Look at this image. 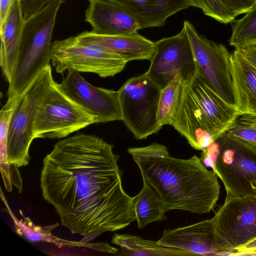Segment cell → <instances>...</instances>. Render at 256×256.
I'll return each instance as SVG.
<instances>
[{
	"label": "cell",
	"mask_w": 256,
	"mask_h": 256,
	"mask_svg": "<svg viewBox=\"0 0 256 256\" xmlns=\"http://www.w3.org/2000/svg\"><path fill=\"white\" fill-rule=\"evenodd\" d=\"M95 135L58 141L42 160L40 186L61 224L85 238L121 230L136 220L132 198L124 191L119 156Z\"/></svg>",
	"instance_id": "1"
},
{
	"label": "cell",
	"mask_w": 256,
	"mask_h": 256,
	"mask_svg": "<svg viewBox=\"0 0 256 256\" xmlns=\"http://www.w3.org/2000/svg\"><path fill=\"white\" fill-rule=\"evenodd\" d=\"M128 152L142 180L158 193L166 212L179 210L202 214L215 206L220 193L218 176L196 155L188 159L174 158L164 146L156 142L130 148Z\"/></svg>",
	"instance_id": "2"
},
{
	"label": "cell",
	"mask_w": 256,
	"mask_h": 256,
	"mask_svg": "<svg viewBox=\"0 0 256 256\" xmlns=\"http://www.w3.org/2000/svg\"><path fill=\"white\" fill-rule=\"evenodd\" d=\"M239 114L198 72L184 84L172 126L194 148L202 150L222 137Z\"/></svg>",
	"instance_id": "3"
},
{
	"label": "cell",
	"mask_w": 256,
	"mask_h": 256,
	"mask_svg": "<svg viewBox=\"0 0 256 256\" xmlns=\"http://www.w3.org/2000/svg\"><path fill=\"white\" fill-rule=\"evenodd\" d=\"M64 0H51L24 20L8 98L18 97L50 64L52 38L58 10Z\"/></svg>",
	"instance_id": "4"
},
{
	"label": "cell",
	"mask_w": 256,
	"mask_h": 256,
	"mask_svg": "<svg viewBox=\"0 0 256 256\" xmlns=\"http://www.w3.org/2000/svg\"><path fill=\"white\" fill-rule=\"evenodd\" d=\"M54 80L49 64L18 97L8 136L7 155L11 182L22 178L18 168L29 164V148L34 140L32 124L36 108Z\"/></svg>",
	"instance_id": "5"
},
{
	"label": "cell",
	"mask_w": 256,
	"mask_h": 256,
	"mask_svg": "<svg viewBox=\"0 0 256 256\" xmlns=\"http://www.w3.org/2000/svg\"><path fill=\"white\" fill-rule=\"evenodd\" d=\"M93 124L95 118L70 99L54 80L37 104L33 138H64Z\"/></svg>",
	"instance_id": "6"
},
{
	"label": "cell",
	"mask_w": 256,
	"mask_h": 256,
	"mask_svg": "<svg viewBox=\"0 0 256 256\" xmlns=\"http://www.w3.org/2000/svg\"><path fill=\"white\" fill-rule=\"evenodd\" d=\"M160 90L145 72L129 78L118 91L122 120L138 140L162 128L156 119Z\"/></svg>",
	"instance_id": "7"
},
{
	"label": "cell",
	"mask_w": 256,
	"mask_h": 256,
	"mask_svg": "<svg viewBox=\"0 0 256 256\" xmlns=\"http://www.w3.org/2000/svg\"><path fill=\"white\" fill-rule=\"evenodd\" d=\"M51 60L58 73L67 70L94 73L104 78L120 73L128 62L120 56L98 46L81 42L76 36L54 41Z\"/></svg>",
	"instance_id": "8"
},
{
	"label": "cell",
	"mask_w": 256,
	"mask_h": 256,
	"mask_svg": "<svg viewBox=\"0 0 256 256\" xmlns=\"http://www.w3.org/2000/svg\"><path fill=\"white\" fill-rule=\"evenodd\" d=\"M216 141L219 152L210 167L224 184L226 198L256 197V150L223 136Z\"/></svg>",
	"instance_id": "9"
},
{
	"label": "cell",
	"mask_w": 256,
	"mask_h": 256,
	"mask_svg": "<svg viewBox=\"0 0 256 256\" xmlns=\"http://www.w3.org/2000/svg\"><path fill=\"white\" fill-rule=\"evenodd\" d=\"M146 72L162 89L178 76L184 84L198 72L197 65L185 27L177 34L156 42V51Z\"/></svg>",
	"instance_id": "10"
},
{
	"label": "cell",
	"mask_w": 256,
	"mask_h": 256,
	"mask_svg": "<svg viewBox=\"0 0 256 256\" xmlns=\"http://www.w3.org/2000/svg\"><path fill=\"white\" fill-rule=\"evenodd\" d=\"M184 26L192 48L198 72L226 102L234 106L231 68V54L221 44L200 34L190 22Z\"/></svg>",
	"instance_id": "11"
},
{
	"label": "cell",
	"mask_w": 256,
	"mask_h": 256,
	"mask_svg": "<svg viewBox=\"0 0 256 256\" xmlns=\"http://www.w3.org/2000/svg\"><path fill=\"white\" fill-rule=\"evenodd\" d=\"M212 218L218 233L234 252L256 238V197L226 198Z\"/></svg>",
	"instance_id": "12"
},
{
	"label": "cell",
	"mask_w": 256,
	"mask_h": 256,
	"mask_svg": "<svg viewBox=\"0 0 256 256\" xmlns=\"http://www.w3.org/2000/svg\"><path fill=\"white\" fill-rule=\"evenodd\" d=\"M58 86L96 119V124L122 120L118 92L94 86L79 72L69 70Z\"/></svg>",
	"instance_id": "13"
},
{
	"label": "cell",
	"mask_w": 256,
	"mask_h": 256,
	"mask_svg": "<svg viewBox=\"0 0 256 256\" xmlns=\"http://www.w3.org/2000/svg\"><path fill=\"white\" fill-rule=\"evenodd\" d=\"M158 243L197 255H232V248L222 239L212 218L172 230H165Z\"/></svg>",
	"instance_id": "14"
},
{
	"label": "cell",
	"mask_w": 256,
	"mask_h": 256,
	"mask_svg": "<svg viewBox=\"0 0 256 256\" xmlns=\"http://www.w3.org/2000/svg\"><path fill=\"white\" fill-rule=\"evenodd\" d=\"M85 21L92 30L107 35H120L138 32L140 24L122 5L110 0H89Z\"/></svg>",
	"instance_id": "15"
},
{
	"label": "cell",
	"mask_w": 256,
	"mask_h": 256,
	"mask_svg": "<svg viewBox=\"0 0 256 256\" xmlns=\"http://www.w3.org/2000/svg\"><path fill=\"white\" fill-rule=\"evenodd\" d=\"M76 38L81 42L94 44L114 52L127 62L134 60H150L156 51V42L138 32L120 35H107L92 30L84 32Z\"/></svg>",
	"instance_id": "16"
},
{
	"label": "cell",
	"mask_w": 256,
	"mask_h": 256,
	"mask_svg": "<svg viewBox=\"0 0 256 256\" xmlns=\"http://www.w3.org/2000/svg\"><path fill=\"white\" fill-rule=\"evenodd\" d=\"M230 60L234 106L239 116H256V68L236 48Z\"/></svg>",
	"instance_id": "17"
},
{
	"label": "cell",
	"mask_w": 256,
	"mask_h": 256,
	"mask_svg": "<svg viewBox=\"0 0 256 256\" xmlns=\"http://www.w3.org/2000/svg\"><path fill=\"white\" fill-rule=\"evenodd\" d=\"M131 12L140 29L162 26L168 18L179 11L193 6L192 0H110Z\"/></svg>",
	"instance_id": "18"
},
{
	"label": "cell",
	"mask_w": 256,
	"mask_h": 256,
	"mask_svg": "<svg viewBox=\"0 0 256 256\" xmlns=\"http://www.w3.org/2000/svg\"><path fill=\"white\" fill-rule=\"evenodd\" d=\"M1 198L5 204L8 211L13 220L16 232L20 235H24L31 242H46L52 243L59 248L62 247H84L102 253L115 254L118 250L106 243H88L84 242L72 241L58 238L52 233V231L56 228L59 224L56 223L44 226L36 225L29 217L22 215L23 218L18 219L13 214L7 202L2 194L1 190Z\"/></svg>",
	"instance_id": "19"
},
{
	"label": "cell",
	"mask_w": 256,
	"mask_h": 256,
	"mask_svg": "<svg viewBox=\"0 0 256 256\" xmlns=\"http://www.w3.org/2000/svg\"><path fill=\"white\" fill-rule=\"evenodd\" d=\"M24 22L22 0H14L0 30V65L8 83L15 64Z\"/></svg>",
	"instance_id": "20"
},
{
	"label": "cell",
	"mask_w": 256,
	"mask_h": 256,
	"mask_svg": "<svg viewBox=\"0 0 256 256\" xmlns=\"http://www.w3.org/2000/svg\"><path fill=\"white\" fill-rule=\"evenodd\" d=\"M132 200L138 228L166 218L164 216L166 211L161 198L146 182L143 181L142 189Z\"/></svg>",
	"instance_id": "21"
},
{
	"label": "cell",
	"mask_w": 256,
	"mask_h": 256,
	"mask_svg": "<svg viewBox=\"0 0 256 256\" xmlns=\"http://www.w3.org/2000/svg\"><path fill=\"white\" fill-rule=\"evenodd\" d=\"M112 242L127 250L130 256H196L185 250L162 246L158 241L128 234H114Z\"/></svg>",
	"instance_id": "22"
},
{
	"label": "cell",
	"mask_w": 256,
	"mask_h": 256,
	"mask_svg": "<svg viewBox=\"0 0 256 256\" xmlns=\"http://www.w3.org/2000/svg\"><path fill=\"white\" fill-rule=\"evenodd\" d=\"M184 84L180 76H176L161 89L156 112L158 124L162 127L172 126L179 104Z\"/></svg>",
	"instance_id": "23"
},
{
	"label": "cell",
	"mask_w": 256,
	"mask_h": 256,
	"mask_svg": "<svg viewBox=\"0 0 256 256\" xmlns=\"http://www.w3.org/2000/svg\"><path fill=\"white\" fill-rule=\"evenodd\" d=\"M232 22L231 46L242 48L256 46V4L243 17Z\"/></svg>",
	"instance_id": "24"
},
{
	"label": "cell",
	"mask_w": 256,
	"mask_h": 256,
	"mask_svg": "<svg viewBox=\"0 0 256 256\" xmlns=\"http://www.w3.org/2000/svg\"><path fill=\"white\" fill-rule=\"evenodd\" d=\"M222 136L240 146L256 150V116H238Z\"/></svg>",
	"instance_id": "25"
},
{
	"label": "cell",
	"mask_w": 256,
	"mask_h": 256,
	"mask_svg": "<svg viewBox=\"0 0 256 256\" xmlns=\"http://www.w3.org/2000/svg\"><path fill=\"white\" fill-rule=\"evenodd\" d=\"M18 97L8 98L6 104L0 111V165L4 185H12L10 170L8 161V136L11 118Z\"/></svg>",
	"instance_id": "26"
},
{
	"label": "cell",
	"mask_w": 256,
	"mask_h": 256,
	"mask_svg": "<svg viewBox=\"0 0 256 256\" xmlns=\"http://www.w3.org/2000/svg\"><path fill=\"white\" fill-rule=\"evenodd\" d=\"M193 6L200 8L205 15L219 22L227 24L235 18L220 0H192Z\"/></svg>",
	"instance_id": "27"
},
{
	"label": "cell",
	"mask_w": 256,
	"mask_h": 256,
	"mask_svg": "<svg viewBox=\"0 0 256 256\" xmlns=\"http://www.w3.org/2000/svg\"><path fill=\"white\" fill-rule=\"evenodd\" d=\"M230 12L236 17L246 13L256 4V0H220Z\"/></svg>",
	"instance_id": "28"
},
{
	"label": "cell",
	"mask_w": 256,
	"mask_h": 256,
	"mask_svg": "<svg viewBox=\"0 0 256 256\" xmlns=\"http://www.w3.org/2000/svg\"><path fill=\"white\" fill-rule=\"evenodd\" d=\"M51 0H22L24 20L44 8Z\"/></svg>",
	"instance_id": "29"
},
{
	"label": "cell",
	"mask_w": 256,
	"mask_h": 256,
	"mask_svg": "<svg viewBox=\"0 0 256 256\" xmlns=\"http://www.w3.org/2000/svg\"><path fill=\"white\" fill-rule=\"evenodd\" d=\"M14 0H0V30L2 28Z\"/></svg>",
	"instance_id": "30"
},
{
	"label": "cell",
	"mask_w": 256,
	"mask_h": 256,
	"mask_svg": "<svg viewBox=\"0 0 256 256\" xmlns=\"http://www.w3.org/2000/svg\"><path fill=\"white\" fill-rule=\"evenodd\" d=\"M237 49L245 58L256 68V46Z\"/></svg>",
	"instance_id": "31"
},
{
	"label": "cell",
	"mask_w": 256,
	"mask_h": 256,
	"mask_svg": "<svg viewBox=\"0 0 256 256\" xmlns=\"http://www.w3.org/2000/svg\"><path fill=\"white\" fill-rule=\"evenodd\" d=\"M253 255L256 256V252L254 253Z\"/></svg>",
	"instance_id": "32"
}]
</instances>
